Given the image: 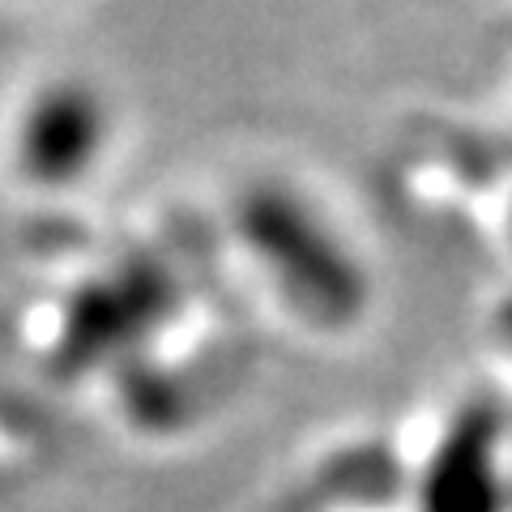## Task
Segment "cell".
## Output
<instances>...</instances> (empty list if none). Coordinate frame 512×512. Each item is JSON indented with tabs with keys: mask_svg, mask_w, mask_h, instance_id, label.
I'll return each mask as SVG.
<instances>
[{
	"mask_svg": "<svg viewBox=\"0 0 512 512\" xmlns=\"http://www.w3.org/2000/svg\"><path fill=\"white\" fill-rule=\"evenodd\" d=\"M248 244L274 269L286 299L320 325H346L363 308L367 282L346 244L303 201L269 188L244 210Z\"/></svg>",
	"mask_w": 512,
	"mask_h": 512,
	"instance_id": "cell-1",
	"label": "cell"
},
{
	"mask_svg": "<svg viewBox=\"0 0 512 512\" xmlns=\"http://www.w3.org/2000/svg\"><path fill=\"white\" fill-rule=\"evenodd\" d=\"M427 512H500L495 431L487 419L457 427L440 440L427 474Z\"/></svg>",
	"mask_w": 512,
	"mask_h": 512,
	"instance_id": "cell-3",
	"label": "cell"
},
{
	"mask_svg": "<svg viewBox=\"0 0 512 512\" xmlns=\"http://www.w3.org/2000/svg\"><path fill=\"white\" fill-rule=\"evenodd\" d=\"M111 137V111L86 82L39 90L18 124V163L39 184H77L99 163Z\"/></svg>",
	"mask_w": 512,
	"mask_h": 512,
	"instance_id": "cell-2",
	"label": "cell"
}]
</instances>
